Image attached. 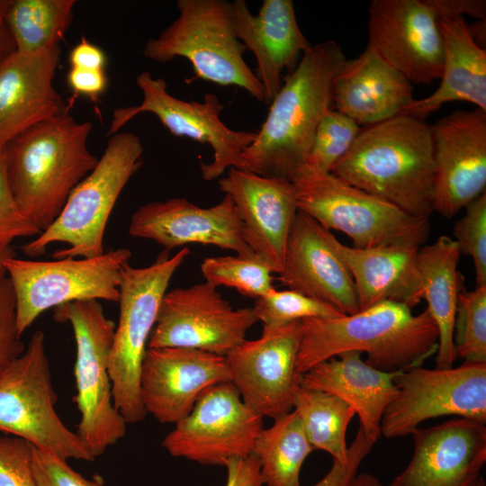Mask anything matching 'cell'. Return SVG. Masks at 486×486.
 Wrapping results in <instances>:
<instances>
[{
	"mask_svg": "<svg viewBox=\"0 0 486 486\" xmlns=\"http://www.w3.org/2000/svg\"><path fill=\"white\" fill-rule=\"evenodd\" d=\"M11 0H0V60L15 51V45L5 22Z\"/></svg>",
	"mask_w": 486,
	"mask_h": 486,
	"instance_id": "48",
	"label": "cell"
},
{
	"mask_svg": "<svg viewBox=\"0 0 486 486\" xmlns=\"http://www.w3.org/2000/svg\"><path fill=\"white\" fill-rule=\"evenodd\" d=\"M129 233L153 240L166 251L201 244L232 250L242 256H256L243 238L241 220L228 194L208 208L178 197L148 202L131 215Z\"/></svg>",
	"mask_w": 486,
	"mask_h": 486,
	"instance_id": "20",
	"label": "cell"
},
{
	"mask_svg": "<svg viewBox=\"0 0 486 486\" xmlns=\"http://www.w3.org/2000/svg\"><path fill=\"white\" fill-rule=\"evenodd\" d=\"M298 210L325 229L346 234L359 248L403 246L419 248L428 237V219L333 176L302 166L292 179Z\"/></svg>",
	"mask_w": 486,
	"mask_h": 486,
	"instance_id": "6",
	"label": "cell"
},
{
	"mask_svg": "<svg viewBox=\"0 0 486 486\" xmlns=\"http://www.w3.org/2000/svg\"><path fill=\"white\" fill-rule=\"evenodd\" d=\"M302 321L281 328L263 327L255 340H245L227 355L230 382L243 402L262 418H275L292 410L300 386L296 360Z\"/></svg>",
	"mask_w": 486,
	"mask_h": 486,
	"instance_id": "16",
	"label": "cell"
},
{
	"mask_svg": "<svg viewBox=\"0 0 486 486\" xmlns=\"http://www.w3.org/2000/svg\"><path fill=\"white\" fill-rule=\"evenodd\" d=\"M142 155V142L136 134L112 135L95 167L72 190L52 224L21 247L22 253L36 257L58 242L68 248L55 251L54 259L104 253L108 220L123 188L140 167Z\"/></svg>",
	"mask_w": 486,
	"mask_h": 486,
	"instance_id": "5",
	"label": "cell"
},
{
	"mask_svg": "<svg viewBox=\"0 0 486 486\" xmlns=\"http://www.w3.org/2000/svg\"><path fill=\"white\" fill-rule=\"evenodd\" d=\"M349 486H384L377 477L371 473H356Z\"/></svg>",
	"mask_w": 486,
	"mask_h": 486,
	"instance_id": "49",
	"label": "cell"
},
{
	"mask_svg": "<svg viewBox=\"0 0 486 486\" xmlns=\"http://www.w3.org/2000/svg\"><path fill=\"white\" fill-rule=\"evenodd\" d=\"M68 58L72 68L105 70V53L85 37L71 50Z\"/></svg>",
	"mask_w": 486,
	"mask_h": 486,
	"instance_id": "47",
	"label": "cell"
},
{
	"mask_svg": "<svg viewBox=\"0 0 486 486\" xmlns=\"http://www.w3.org/2000/svg\"><path fill=\"white\" fill-rule=\"evenodd\" d=\"M25 349L16 327L15 298L7 276L0 278V370Z\"/></svg>",
	"mask_w": 486,
	"mask_h": 486,
	"instance_id": "42",
	"label": "cell"
},
{
	"mask_svg": "<svg viewBox=\"0 0 486 486\" xmlns=\"http://www.w3.org/2000/svg\"><path fill=\"white\" fill-rule=\"evenodd\" d=\"M397 392L381 419V435H411L423 421L456 416L486 424V363L464 362L457 367L416 366L393 380Z\"/></svg>",
	"mask_w": 486,
	"mask_h": 486,
	"instance_id": "12",
	"label": "cell"
},
{
	"mask_svg": "<svg viewBox=\"0 0 486 486\" xmlns=\"http://www.w3.org/2000/svg\"><path fill=\"white\" fill-rule=\"evenodd\" d=\"M68 86L76 93L96 101L108 85L105 70L70 68L67 75Z\"/></svg>",
	"mask_w": 486,
	"mask_h": 486,
	"instance_id": "44",
	"label": "cell"
},
{
	"mask_svg": "<svg viewBox=\"0 0 486 486\" xmlns=\"http://www.w3.org/2000/svg\"><path fill=\"white\" fill-rule=\"evenodd\" d=\"M230 382L226 357L184 347L148 348L140 376L146 413L162 424H176L209 387Z\"/></svg>",
	"mask_w": 486,
	"mask_h": 486,
	"instance_id": "19",
	"label": "cell"
},
{
	"mask_svg": "<svg viewBox=\"0 0 486 486\" xmlns=\"http://www.w3.org/2000/svg\"><path fill=\"white\" fill-rule=\"evenodd\" d=\"M414 99L412 84L368 45L345 59L334 79L333 109L359 125L395 117Z\"/></svg>",
	"mask_w": 486,
	"mask_h": 486,
	"instance_id": "26",
	"label": "cell"
},
{
	"mask_svg": "<svg viewBox=\"0 0 486 486\" xmlns=\"http://www.w3.org/2000/svg\"><path fill=\"white\" fill-rule=\"evenodd\" d=\"M53 318L69 323L76 342L75 402L80 413L76 434L96 458L123 438L127 422L113 403L109 373L115 323L97 300L53 309Z\"/></svg>",
	"mask_w": 486,
	"mask_h": 486,
	"instance_id": "9",
	"label": "cell"
},
{
	"mask_svg": "<svg viewBox=\"0 0 486 486\" xmlns=\"http://www.w3.org/2000/svg\"><path fill=\"white\" fill-rule=\"evenodd\" d=\"M175 425L162 442L170 455L224 466L230 459L251 454L263 418L243 402L231 382H225L206 389Z\"/></svg>",
	"mask_w": 486,
	"mask_h": 486,
	"instance_id": "14",
	"label": "cell"
},
{
	"mask_svg": "<svg viewBox=\"0 0 486 486\" xmlns=\"http://www.w3.org/2000/svg\"><path fill=\"white\" fill-rule=\"evenodd\" d=\"M428 5L439 17L468 14L478 21L486 18V2L484 0H427Z\"/></svg>",
	"mask_w": 486,
	"mask_h": 486,
	"instance_id": "46",
	"label": "cell"
},
{
	"mask_svg": "<svg viewBox=\"0 0 486 486\" xmlns=\"http://www.w3.org/2000/svg\"><path fill=\"white\" fill-rule=\"evenodd\" d=\"M33 447L17 436H0V486H37Z\"/></svg>",
	"mask_w": 486,
	"mask_h": 486,
	"instance_id": "40",
	"label": "cell"
},
{
	"mask_svg": "<svg viewBox=\"0 0 486 486\" xmlns=\"http://www.w3.org/2000/svg\"><path fill=\"white\" fill-rule=\"evenodd\" d=\"M374 444L359 428L354 441L348 446L346 461L340 463L333 460L327 474L313 486H349Z\"/></svg>",
	"mask_w": 486,
	"mask_h": 486,
	"instance_id": "43",
	"label": "cell"
},
{
	"mask_svg": "<svg viewBox=\"0 0 486 486\" xmlns=\"http://www.w3.org/2000/svg\"><path fill=\"white\" fill-rule=\"evenodd\" d=\"M313 449L329 454L333 460L347 459L346 431L355 410L340 398L319 390L297 388L292 403Z\"/></svg>",
	"mask_w": 486,
	"mask_h": 486,
	"instance_id": "33",
	"label": "cell"
},
{
	"mask_svg": "<svg viewBox=\"0 0 486 486\" xmlns=\"http://www.w3.org/2000/svg\"><path fill=\"white\" fill-rule=\"evenodd\" d=\"M361 130L348 116L328 110L320 119L305 165L310 169L330 173L333 166L346 155Z\"/></svg>",
	"mask_w": 486,
	"mask_h": 486,
	"instance_id": "37",
	"label": "cell"
},
{
	"mask_svg": "<svg viewBox=\"0 0 486 486\" xmlns=\"http://www.w3.org/2000/svg\"><path fill=\"white\" fill-rule=\"evenodd\" d=\"M60 45L36 54L14 51L0 60V147L67 111L53 86Z\"/></svg>",
	"mask_w": 486,
	"mask_h": 486,
	"instance_id": "25",
	"label": "cell"
},
{
	"mask_svg": "<svg viewBox=\"0 0 486 486\" xmlns=\"http://www.w3.org/2000/svg\"><path fill=\"white\" fill-rule=\"evenodd\" d=\"M346 57L328 40L312 45L271 102L255 140L242 153V170L292 181L305 165L317 126L333 109L335 76Z\"/></svg>",
	"mask_w": 486,
	"mask_h": 486,
	"instance_id": "1",
	"label": "cell"
},
{
	"mask_svg": "<svg viewBox=\"0 0 486 486\" xmlns=\"http://www.w3.org/2000/svg\"><path fill=\"white\" fill-rule=\"evenodd\" d=\"M413 455L389 486H472L486 462V424L456 418L416 428Z\"/></svg>",
	"mask_w": 486,
	"mask_h": 486,
	"instance_id": "22",
	"label": "cell"
},
{
	"mask_svg": "<svg viewBox=\"0 0 486 486\" xmlns=\"http://www.w3.org/2000/svg\"><path fill=\"white\" fill-rule=\"evenodd\" d=\"M437 344L428 309L414 314L404 303L385 301L350 315L302 320L296 371L302 375L318 363L357 351L378 370L400 372L421 366Z\"/></svg>",
	"mask_w": 486,
	"mask_h": 486,
	"instance_id": "3",
	"label": "cell"
},
{
	"mask_svg": "<svg viewBox=\"0 0 486 486\" xmlns=\"http://www.w3.org/2000/svg\"><path fill=\"white\" fill-rule=\"evenodd\" d=\"M472 486H486L483 476L482 475Z\"/></svg>",
	"mask_w": 486,
	"mask_h": 486,
	"instance_id": "51",
	"label": "cell"
},
{
	"mask_svg": "<svg viewBox=\"0 0 486 486\" xmlns=\"http://www.w3.org/2000/svg\"><path fill=\"white\" fill-rule=\"evenodd\" d=\"M218 183L235 204L247 245L279 274L298 212L292 182L231 167Z\"/></svg>",
	"mask_w": 486,
	"mask_h": 486,
	"instance_id": "21",
	"label": "cell"
},
{
	"mask_svg": "<svg viewBox=\"0 0 486 486\" xmlns=\"http://www.w3.org/2000/svg\"><path fill=\"white\" fill-rule=\"evenodd\" d=\"M461 251L454 238L443 235L418 252L423 299L438 331L436 364L438 368L454 366V327L462 275L457 270Z\"/></svg>",
	"mask_w": 486,
	"mask_h": 486,
	"instance_id": "30",
	"label": "cell"
},
{
	"mask_svg": "<svg viewBox=\"0 0 486 486\" xmlns=\"http://www.w3.org/2000/svg\"><path fill=\"white\" fill-rule=\"evenodd\" d=\"M75 4V0H11L5 22L15 50L36 54L59 46Z\"/></svg>",
	"mask_w": 486,
	"mask_h": 486,
	"instance_id": "32",
	"label": "cell"
},
{
	"mask_svg": "<svg viewBox=\"0 0 486 486\" xmlns=\"http://www.w3.org/2000/svg\"><path fill=\"white\" fill-rule=\"evenodd\" d=\"M454 346L456 358L486 363V286L461 289L454 319Z\"/></svg>",
	"mask_w": 486,
	"mask_h": 486,
	"instance_id": "35",
	"label": "cell"
},
{
	"mask_svg": "<svg viewBox=\"0 0 486 486\" xmlns=\"http://www.w3.org/2000/svg\"><path fill=\"white\" fill-rule=\"evenodd\" d=\"M362 356L347 351L318 363L301 375L300 385L333 394L346 402L358 416L359 428L376 442L383 411L397 392L393 380L400 372L378 370Z\"/></svg>",
	"mask_w": 486,
	"mask_h": 486,
	"instance_id": "28",
	"label": "cell"
},
{
	"mask_svg": "<svg viewBox=\"0 0 486 486\" xmlns=\"http://www.w3.org/2000/svg\"><path fill=\"white\" fill-rule=\"evenodd\" d=\"M44 334L37 330L24 351L0 370V431L64 460L95 457L56 411Z\"/></svg>",
	"mask_w": 486,
	"mask_h": 486,
	"instance_id": "10",
	"label": "cell"
},
{
	"mask_svg": "<svg viewBox=\"0 0 486 486\" xmlns=\"http://www.w3.org/2000/svg\"><path fill=\"white\" fill-rule=\"evenodd\" d=\"M329 239L347 267L356 292L359 310L392 301L413 308L423 299L418 248L382 246L359 248Z\"/></svg>",
	"mask_w": 486,
	"mask_h": 486,
	"instance_id": "27",
	"label": "cell"
},
{
	"mask_svg": "<svg viewBox=\"0 0 486 486\" xmlns=\"http://www.w3.org/2000/svg\"><path fill=\"white\" fill-rule=\"evenodd\" d=\"M227 469L225 486H263L259 464L251 454L247 457L232 458L224 465Z\"/></svg>",
	"mask_w": 486,
	"mask_h": 486,
	"instance_id": "45",
	"label": "cell"
},
{
	"mask_svg": "<svg viewBox=\"0 0 486 486\" xmlns=\"http://www.w3.org/2000/svg\"><path fill=\"white\" fill-rule=\"evenodd\" d=\"M130 256L129 248H121L94 257L7 258L4 267L14 293L19 335L45 310L65 303L86 300L118 302L122 268Z\"/></svg>",
	"mask_w": 486,
	"mask_h": 486,
	"instance_id": "11",
	"label": "cell"
},
{
	"mask_svg": "<svg viewBox=\"0 0 486 486\" xmlns=\"http://www.w3.org/2000/svg\"><path fill=\"white\" fill-rule=\"evenodd\" d=\"M205 282L236 289L255 300L274 288L273 270L257 256H225L206 257L201 264Z\"/></svg>",
	"mask_w": 486,
	"mask_h": 486,
	"instance_id": "34",
	"label": "cell"
},
{
	"mask_svg": "<svg viewBox=\"0 0 486 486\" xmlns=\"http://www.w3.org/2000/svg\"><path fill=\"white\" fill-rule=\"evenodd\" d=\"M135 82L142 93V102L138 105L114 109L109 135L119 132L138 114L150 112L171 134L186 137L212 148L213 159L208 164H200L204 180L218 178L231 167L241 169L242 153L255 140L256 131L229 128L220 119L223 106L216 94H205L202 103L181 100L167 91L165 79L154 77L148 71L139 74Z\"/></svg>",
	"mask_w": 486,
	"mask_h": 486,
	"instance_id": "13",
	"label": "cell"
},
{
	"mask_svg": "<svg viewBox=\"0 0 486 486\" xmlns=\"http://www.w3.org/2000/svg\"><path fill=\"white\" fill-rule=\"evenodd\" d=\"M189 253L184 248L169 256L165 250L148 266L127 263L122 268L109 373L114 406L127 424L138 423L147 415L140 391L141 364L168 284Z\"/></svg>",
	"mask_w": 486,
	"mask_h": 486,
	"instance_id": "8",
	"label": "cell"
},
{
	"mask_svg": "<svg viewBox=\"0 0 486 486\" xmlns=\"http://www.w3.org/2000/svg\"><path fill=\"white\" fill-rule=\"evenodd\" d=\"M253 311L266 328H281L306 319H330L342 316L332 306L297 291L274 288L255 300Z\"/></svg>",
	"mask_w": 486,
	"mask_h": 486,
	"instance_id": "36",
	"label": "cell"
},
{
	"mask_svg": "<svg viewBox=\"0 0 486 486\" xmlns=\"http://www.w3.org/2000/svg\"><path fill=\"white\" fill-rule=\"evenodd\" d=\"M39 234L40 230L22 212L14 200L7 176L4 147H0V247Z\"/></svg>",
	"mask_w": 486,
	"mask_h": 486,
	"instance_id": "39",
	"label": "cell"
},
{
	"mask_svg": "<svg viewBox=\"0 0 486 486\" xmlns=\"http://www.w3.org/2000/svg\"><path fill=\"white\" fill-rule=\"evenodd\" d=\"M91 130L90 122H77L66 111L29 128L4 146L14 200L40 233L98 163L99 158L87 148Z\"/></svg>",
	"mask_w": 486,
	"mask_h": 486,
	"instance_id": "4",
	"label": "cell"
},
{
	"mask_svg": "<svg viewBox=\"0 0 486 486\" xmlns=\"http://www.w3.org/2000/svg\"><path fill=\"white\" fill-rule=\"evenodd\" d=\"M368 46L411 84L439 79L444 47L439 18L427 0H373Z\"/></svg>",
	"mask_w": 486,
	"mask_h": 486,
	"instance_id": "17",
	"label": "cell"
},
{
	"mask_svg": "<svg viewBox=\"0 0 486 486\" xmlns=\"http://www.w3.org/2000/svg\"><path fill=\"white\" fill-rule=\"evenodd\" d=\"M330 230L298 210L277 280L288 289L325 302L341 314L359 311L352 276L332 246Z\"/></svg>",
	"mask_w": 486,
	"mask_h": 486,
	"instance_id": "23",
	"label": "cell"
},
{
	"mask_svg": "<svg viewBox=\"0 0 486 486\" xmlns=\"http://www.w3.org/2000/svg\"><path fill=\"white\" fill-rule=\"evenodd\" d=\"M434 211L452 218L485 193L486 112L454 111L431 125Z\"/></svg>",
	"mask_w": 486,
	"mask_h": 486,
	"instance_id": "18",
	"label": "cell"
},
{
	"mask_svg": "<svg viewBox=\"0 0 486 486\" xmlns=\"http://www.w3.org/2000/svg\"><path fill=\"white\" fill-rule=\"evenodd\" d=\"M330 173L410 215L428 219L435 184L431 125L399 114L361 128Z\"/></svg>",
	"mask_w": 486,
	"mask_h": 486,
	"instance_id": "2",
	"label": "cell"
},
{
	"mask_svg": "<svg viewBox=\"0 0 486 486\" xmlns=\"http://www.w3.org/2000/svg\"><path fill=\"white\" fill-rule=\"evenodd\" d=\"M178 17L159 36L147 41L143 56L158 63L181 57L194 77L222 86H238L265 102L264 89L246 63L247 50L236 36L231 2L178 0Z\"/></svg>",
	"mask_w": 486,
	"mask_h": 486,
	"instance_id": "7",
	"label": "cell"
},
{
	"mask_svg": "<svg viewBox=\"0 0 486 486\" xmlns=\"http://www.w3.org/2000/svg\"><path fill=\"white\" fill-rule=\"evenodd\" d=\"M453 233L461 253L472 259L476 287L486 286V192L465 206Z\"/></svg>",
	"mask_w": 486,
	"mask_h": 486,
	"instance_id": "38",
	"label": "cell"
},
{
	"mask_svg": "<svg viewBox=\"0 0 486 486\" xmlns=\"http://www.w3.org/2000/svg\"><path fill=\"white\" fill-rule=\"evenodd\" d=\"M231 6L236 36L253 52L256 76L270 104L283 85V72H292L312 44L299 26L292 0H264L256 15L245 0H234Z\"/></svg>",
	"mask_w": 486,
	"mask_h": 486,
	"instance_id": "24",
	"label": "cell"
},
{
	"mask_svg": "<svg viewBox=\"0 0 486 486\" xmlns=\"http://www.w3.org/2000/svg\"><path fill=\"white\" fill-rule=\"evenodd\" d=\"M32 468L37 486H105L101 475L86 479L74 471L67 460L35 447Z\"/></svg>",
	"mask_w": 486,
	"mask_h": 486,
	"instance_id": "41",
	"label": "cell"
},
{
	"mask_svg": "<svg viewBox=\"0 0 486 486\" xmlns=\"http://www.w3.org/2000/svg\"><path fill=\"white\" fill-rule=\"evenodd\" d=\"M16 256L14 248L11 246L0 247V278L6 276L4 262L7 258Z\"/></svg>",
	"mask_w": 486,
	"mask_h": 486,
	"instance_id": "50",
	"label": "cell"
},
{
	"mask_svg": "<svg viewBox=\"0 0 486 486\" xmlns=\"http://www.w3.org/2000/svg\"><path fill=\"white\" fill-rule=\"evenodd\" d=\"M274 420L270 428L260 431L251 453L259 464L263 483L300 486L302 464L314 449L293 410Z\"/></svg>",
	"mask_w": 486,
	"mask_h": 486,
	"instance_id": "31",
	"label": "cell"
},
{
	"mask_svg": "<svg viewBox=\"0 0 486 486\" xmlns=\"http://www.w3.org/2000/svg\"><path fill=\"white\" fill-rule=\"evenodd\" d=\"M444 60L438 87L431 94L414 99L400 114L421 120L443 104L463 101L486 112V51L473 39L464 17H439Z\"/></svg>",
	"mask_w": 486,
	"mask_h": 486,
	"instance_id": "29",
	"label": "cell"
},
{
	"mask_svg": "<svg viewBox=\"0 0 486 486\" xmlns=\"http://www.w3.org/2000/svg\"><path fill=\"white\" fill-rule=\"evenodd\" d=\"M256 322L252 308L233 309L207 282L175 288L164 295L148 348L184 347L226 356Z\"/></svg>",
	"mask_w": 486,
	"mask_h": 486,
	"instance_id": "15",
	"label": "cell"
}]
</instances>
